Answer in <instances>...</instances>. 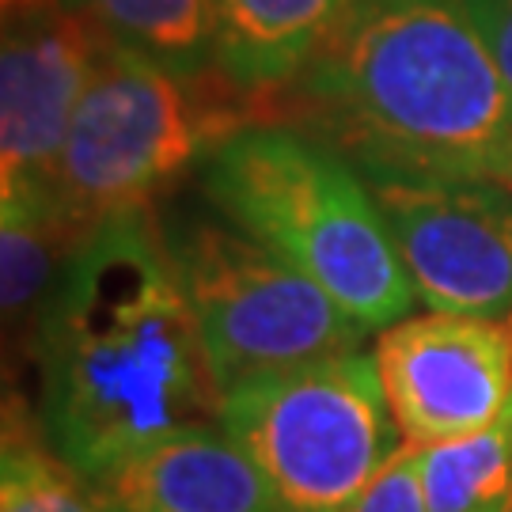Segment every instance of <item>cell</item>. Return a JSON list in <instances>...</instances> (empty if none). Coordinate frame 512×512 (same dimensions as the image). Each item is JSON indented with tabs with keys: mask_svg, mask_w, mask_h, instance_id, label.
Here are the masks:
<instances>
[{
	"mask_svg": "<svg viewBox=\"0 0 512 512\" xmlns=\"http://www.w3.org/2000/svg\"><path fill=\"white\" fill-rule=\"evenodd\" d=\"M42 433L80 478L220 418L217 376L152 205L110 213L35 323Z\"/></svg>",
	"mask_w": 512,
	"mask_h": 512,
	"instance_id": "cell-1",
	"label": "cell"
},
{
	"mask_svg": "<svg viewBox=\"0 0 512 512\" xmlns=\"http://www.w3.org/2000/svg\"><path fill=\"white\" fill-rule=\"evenodd\" d=\"M296 80L361 171L512 190V84L463 0H353Z\"/></svg>",
	"mask_w": 512,
	"mask_h": 512,
	"instance_id": "cell-2",
	"label": "cell"
},
{
	"mask_svg": "<svg viewBox=\"0 0 512 512\" xmlns=\"http://www.w3.org/2000/svg\"><path fill=\"white\" fill-rule=\"evenodd\" d=\"M209 198L239 232L330 293L372 334L414 308V285L361 167L327 137L247 122L205 156Z\"/></svg>",
	"mask_w": 512,
	"mask_h": 512,
	"instance_id": "cell-3",
	"label": "cell"
},
{
	"mask_svg": "<svg viewBox=\"0 0 512 512\" xmlns=\"http://www.w3.org/2000/svg\"><path fill=\"white\" fill-rule=\"evenodd\" d=\"M217 421L281 512H346L403 448L376 357L361 349L236 387Z\"/></svg>",
	"mask_w": 512,
	"mask_h": 512,
	"instance_id": "cell-4",
	"label": "cell"
},
{
	"mask_svg": "<svg viewBox=\"0 0 512 512\" xmlns=\"http://www.w3.org/2000/svg\"><path fill=\"white\" fill-rule=\"evenodd\" d=\"M232 129L239 122L220 99L198 92V80L103 38L50 190L69 217L95 228L110 213L152 205Z\"/></svg>",
	"mask_w": 512,
	"mask_h": 512,
	"instance_id": "cell-5",
	"label": "cell"
},
{
	"mask_svg": "<svg viewBox=\"0 0 512 512\" xmlns=\"http://www.w3.org/2000/svg\"><path fill=\"white\" fill-rule=\"evenodd\" d=\"M220 395L365 346L372 330L236 224L167 228Z\"/></svg>",
	"mask_w": 512,
	"mask_h": 512,
	"instance_id": "cell-6",
	"label": "cell"
},
{
	"mask_svg": "<svg viewBox=\"0 0 512 512\" xmlns=\"http://www.w3.org/2000/svg\"><path fill=\"white\" fill-rule=\"evenodd\" d=\"M429 311L512 323V190L361 171Z\"/></svg>",
	"mask_w": 512,
	"mask_h": 512,
	"instance_id": "cell-7",
	"label": "cell"
},
{
	"mask_svg": "<svg viewBox=\"0 0 512 512\" xmlns=\"http://www.w3.org/2000/svg\"><path fill=\"white\" fill-rule=\"evenodd\" d=\"M391 418L410 448L471 437L512 399V323L452 311L399 319L376 338Z\"/></svg>",
	"mask_w": 512,
	"mask_h": 512,
	"instance_id": "cell-8",
	"label": "cell"
},
{
	"mask_svg": "<svg viewBox=\"0 0 512 512\" xmlns=\"http://www.w3.org/2000/svg\"><path fill=\"white\" fill-rule=\"evenodd\" d=\"M103 38L80 8L65 4L4 16L0 186L50 183Z\"/></svg>",
	"mask_w": 512,
	"mask_h": 512,
	"instance_id": "cell-9",
	"label": "cell"
},
{
	"mask_svg": "<svg viewBox=\"0 0 512 512\" xmlns=\"http://www.w3.org/2000/svg\"><path fill=\"white\" fill-rule=\"evenodd\" d=\"M84 482L99 512H281L255 459L220 421L152 440Z\"/></svg>",
	"mask_w": 512,
	"mask_h": 512,
	"instance_id": "cell-10",
	"label": "cell"
},
{
	"mask_svg": "<svg viewBox=\"0 0 512 512\" xmlns=\"http://www.w3.org/2000/svg\"><path fill=\"white\" fill-rule=\"evenodd\" d=\"M353 0H217V65L239 92H270L304 73Z\"/></svg>",
	"mask_w": 512,
	"mask_h": 512,
	"instance_id": "cell-11",
	"label": "cell"
},
{
	"mask_svg": "<svg viewBox=\"0 0 512 512\" xmlns=\"http://www.w3.org/2000/svg\"><path fill=\"white\" fill-rule=\"evenodd\" d=\"M88 232L57 202L50 183L0 186V300L8 327L38 323L46 296Z\"/></svg>",
	"mask_w": 512,
	"mask_h": 512,
	"instance_id": "cell-12",
	"label": "cell"
},
{
	"mask_svg": "<svg viewBox=\"0 0 512 512\" xmlns=\"http://www.w3.org/2000/svg\"><path fill=\"white\" fill-rule=\"evenodd\" d=\"M95 27L186 80L217 61V0H76Z\"/></svg>",
	"mask_w": 512,
	"mask_h": 512,
	"instance_id": "cell-13",
	"label": "cell"
},
{
	"mask_svg": "<svg viewBox=\"0 0 512 512\" xmlns=\"http://www.w3.org/2000/svg\"><path fill=\"white\" fill-rule=\"evenodd\" d=\"M76 471L54 452V444L27 429L8 410L4 456H0V512H95L92 494L76 486Z\"/></svg>",
	"mask_w": 512,
	"mask_h": 512,
	"instance_id": "cell-14",
	"label": "cell"
},
{
	"mask_svg": "<svg viewBox=\"0 0 512 512\" xmlns=\"http://www.w3.org/2000/svg\"><path fill=\"white\" fill-rule=\"evenodd\" d=\"M346 512H425L421 494V448L403 444L376 482Z\"/></svg>",
	"mask_w": 512,
	"mask_h": 512,
	"instance_id": "cell-15",
	"label": "cell"
},
{
	"mask_svg": "<svg viewBox=\"0 0 512 512\" xmlns=\"http://www.w3.org/2000/svg\"><path fill=\"white\" fill-rule=\"evenodd\" d=\"M463 4L512 84V0H463Z\"/></svg>",
	"mask_w": 512,
	"mask_h": 512,
	"instance_id": "cell-16",
	"label": "cell"
},
{
	"mask_svg": "<svg viewBox=\"0 0 512 512\" xmlns=\"http://www.w3.org/2000/svg\"><path fill=\"white\" fill-rule=\"evenodd\" d=\"M65 0H4V16H27V12H42V8H61Z\"/></svg>",
	"mask_w": 512,
	"mask_h": 512,
	"instance_id": "cell-17",
	"label": "cell"
},
{
	"mask_svg": "<svg viewBox=\"0 0 512 512\" xmlns=\"http://www.w3.org/2000/svg\"><path fill=\"white\" fill-rule=\"evenodd\" d=\"M497 512H512V497H509V501H505V505H501Z\"/></svg>",
	"mask_w": 512,
	"mask_h": 512,
	"instance_id": "cell-18",
	"label": "cell"
}]
</instances>
